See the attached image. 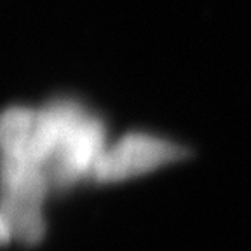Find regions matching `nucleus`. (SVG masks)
<instances>
[{
    "label": "nucleus",
    "mask_w": 251,
    "mask_h": 251,
    "mask_svg": "<svg viewBox=\"0 0 251 251\" xmlns=\"http://www.w3.org/2000/svg\"><path fill=\"white\" fill-rule=\"evenodd\" d=\"M46 108L56 131L54 150L46 164L52 188H70L84 178H93L108 149L105 121L75 98H56Z\"/></svg>",
    "instance_id": "nucleus-1"
},
{
    "label": "nucleus",
    "mask_w": 251,
    "mask_h": 251,
    "mask_svg": "<svg viewBox=\"0 0 251 251\" xmlns=\"http://www.w3.org/2000/svg\"><path fill=\"white\" fill-rule=\"evenodd\" d=\"M51 188L44 166L0 157V202L12 235L28 241L42 235V202Z\"/></svg>",
    "instance_id": "nucleus-2"
},
{
    "label": "nucleus",
    "mask_w": 251,
    "mask_h": 251,
    "mask_svg": "<svg viewBox=\"0 0 251 251\" xmlns=\"http://www.w3.org/2000/svg\"><path fill=\"white\" fill-rule=\"evenodd\" d=\"M190 155L185 145L149 133H129L108 145L91 180L100 183L124 181L175 164Z\"/></svg>",
    "instance_id": "nucleus-3"
},
{
    "label": "nucleus",
    "mask_w": 251,
    "mask_h": 251,
    "mask_svg": "<svg viewBox=\"0 0 251 251\" xmlns=\"http://www.w3.org/2000/svg\"><path fill=\"white\" fill-rule=\"evenodd\" d=\"M54 143V122L46 106H9L0 112V157L46 168Z\"/></svg>",
    "instance_id": "nucleus-4"
},
{
    "label": "nucleus",
    "mask_w": 251,
    "mask_h": 251,
    "mask_svg": "<svg viewBox=\"0 0 251 251\" xmlns=\"http://www.w3.org/2000/svg\"><path fill=\"white\" fill-rule=\"evenodd\" d=\"M9 237H12V230L9 227V222L4 215V209H2V202H0V243L7 241Z\"/></svg>",
    "instance_id": "nucleus-5"
}]
</instances>
